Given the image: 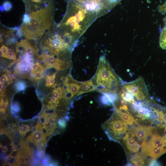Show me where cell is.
<instances>
[{"mask_svg":"<svg viewBox=\"0 0 166 166\" xmlns=\"http://www.w3.org/2000/svg\"><path fill=\"white\" fill-rule=\"evenodd\" d=\"M31 70L34 75L38 72H43L44 70V68L40 63L37 62L36 63L32 64Z\"/></svg>","mask_w":166,"mask_h":166,"instance_id":"16","label":"cell"},{"mask_svg":"<svg viewBox=\"0 0 166 166\" xmlns=\"http://www.w3.org/2000/svg\"><path fill=\"white\" fill-rule=\"evenodd\" d=\"M93 85L91 80L81 82L80 89L77 93V95L90 92L89 87L90 86Z\"/></svg>","mask_w":166,"mask_h":166,"instance_id":"13","label":"cell"},{"mask_svg":"<svg viewBox=\"0 0 166 166\" xmlns=\"http://www.w3.org/2000/svg\"><path fill=\"white\" fill-rule=\"evenodd\" d=\"M8 105V103H0V109H2L4 110L6 109Z\"/></svg>","mask_w":166,"mask_h":166,"instance_id":"34","label":"cell"},{"mask_svg":"<svg viewBox=\"0 0 166 166\" xmlns=\"http://www.w3.org/2000/svg\"><path fill=\"white\" fill-rule=\"evenodd\" d=\"M30 22L23 24L20 29L28 39L37 40L41 38L51 26L53 21V11L49 3L45 8L30 14Z\"/></svg>","mask_w":166,"mask_h":166,"instance_id":"2","label":"cell"},{"mask_svg":"<svg viewBox=\"0 0 166 166\" xmlns=\"http://www.w3.org/2000/svg\"><path fill=\"white\" fill-rule=\"evenodd\" d=\"M0 147L1 150L3 152H6L7 151L8 148L5 145H1Z\"/></svg>","mask_w":166,"mask_h":166,"instance_id":"32","label":"cell"},{"mask_svg":"<svg viewBox=\"0 0 166 166\" xmlns=\"http://www.w3.org/2000/svg\"><path fill=\"white\" fill-rule=\"evenodd\" d=\"M3 6L6 11H8L11 9L12 6L10 2L6 1L4 2Z\"/></svg>","mask_w":166,"mask_h":166,"instance_id":"23","label":"cell"},{"mask_svg":"<svg viewBox=\"0 0 166 166\" xmlns=\"http://www.w3.org/2000/svg\"><path fill=\"white\" fill-rule=\"evenodd\" d=\"M78 3L82 4H84L90 1L91 0H75Z\"/></svg>","mask_w":166,"mask_h":166,"instance_id":"33","label":"cell"},{"mask_svg":"<svg viewBox=\"0 0 166 166\" xmlns=\"http://www.w3.org/2000/svg\"><path fill=\"white\" fill-rule=\"evenodd\" d=\"M46 79L45 85L47 87H50L51 83L50 76H47Z\"/></svg>","mask_w":166,"mask_h":166,"instance_id":"30","label":"cell"},{"mask_svg":"<svg viewBox=\"0 0 166 166\" xmlns=\"http://www.w3.org/2000/svg\"><path fill=\"white\" fill-rule=\"evenodd\" d=\"M44 44L45 48L52 54L72 51L73 49L66 43L61 35L58 33L48 37L45 41Z\"/></svg>","mask_w":166,"mask_h":166,"instance_id":"5","label":"cell"},{"mask_svg":"<svg viewBox=\"0 0 166 166\" xmlns=\"http://www.w3.org/2000/svg\"><path fill=\"white\" fill-rule=\"evenodd\" d=\"M101 103L105 105H109L111 103L108 97L105 95L103 94L100 99Z\"/></svg>","mask_w":166,"mask_h":166,"instance_id":"21","label":"cell"},{"mask_svg":"<svg viewBox=\"0 0 166 166\" xmlns=\"http://www.w3.org/2000/svg\"><path fill=\"white\" fill-rule=\"evenodd\" d=\"M102 128L110 139L117 141L126 133L128 125L115 112L111 117L103 124Z\"/></svg>","mask_w":166,"mask_h":166,"instance_id":"4","label":"cell"},{"mask_svg":"<svg viewBox=\"0 0 166 166\" xmlns=\"http://www.w3.org/2000/svg\"><path fill=\"white\" fill-rule=\"evenodd\" d=\"M100 10L101 16L109 12L121 1L120 0H91Z\"/></svg>","mask_w":166,"mask_h":166,"instance_id":"8","label":"cell"},{"mask_svg":"<svg viewBox=\"0 0 166 166\" xmlns=\"http://www.w3.org/2000/svg\"><path fill=\"white\" fill-rule=\"evenodd\" d=\"M160 45L162 49H166V25L163 28L160 34Z\"/></svg>","mask_w":166,"mask_h":166,"instance_id":"14","label":"cell"},{"mask_svg":"<svg viewBox=\"0 0 166 166\" xmlns=\"http://www.w3.org/2000/svg\"><path fill=\"white\" fill-rule=\"evenodd\" d=\"M57 124L60 128L62 129L65 128L66 126V119L63 118H59L57 121Z\"/></svg>","mask_w":166,"mask_h":166,"instance_id":"20","label":"cell"},{"mask_svg":"<svg viewBox=\"0 0 166 166\" xmlns=\"http://www.w3.org/2000/svg\"><path fill=\"white\" fill-rule=\"evenodd\" d=\"M32 1L35 2H40L41 0H31Z\"/></svg>","mask_w":166,"mask_h":166,"instance_id":"36","label":"cell"},{"mask_svg":"<svg viewBox=\"0 0 166 166\" xmlns=\"http://www.w3.org/2000/svg\"><path fill=\"white\" fill-rule=\"evenodd\" d=\"M70 76L68 74L65 77H62L60 78V80L62 81L63 82L65 83L68 82V81L70 80Z\"/></svg>","mask_w":166,"mask_h":166,"instance_id":"28","label":"cell"},{"mask_svg":"<svg viewBox=\"0 0 166 166\" xmlns=\"http://www.w3.org/2000/svg\"><path fill=\"white\" fill-rule=\"evenodd\" d=\"M26 86V82L22 80H18L14 84V87L18 91H22L25 89Z\"/></svg>","mask_w":166,"mask_h":166,"instance_id":"17","label":"cell"},{"mask_svg":"<svg viewBox=\"0 0 166 166\" xmlns=\"http://www.w3.org/2000/svg\"><path fill=\"white\" fill-rule=\"evenodd\" d=\"M92 81L95 83L96 90L102 93L117 92L123 83L104 56L100 58L98 67Z\"/></svg>","mask_w":166,"mask_h":166,"instance_id":"3","label":"cell"},{"mask_svg":"<svg viewBox=\"0 0 166 166\" xmlns=\"http://www.w3.org/2000/svg\"><path fill=\"white\" fill-rule=\"evenodd\" d=\"M166 152V148L155 147L142 142L141 152L144 156H148L156 159Z\"/></svg>","mask_w":166,"mask_h":166,"instance_id":"7","label":"cell"},{"mask_svg":"<svg viewBox=\"0 0 166 166\" xmlns=\"http://www.w3.org/2000/svg\"><path fill=\"white\" fill-rule=\"evenodd\" d=\"M154 128L138 125L132 127L131 131L137 137L143 140L149 134L153 133Z\"/></svg>","mask_w":166,"mask_h":166,"instance_id":"10","label":"cell"},{"mask_svg":"<svg viewBox=\"0 0 166 166\" xmlns=\"http://www.w3.org/2000/svg\"><path fill=\"white\" fill-rule=\"evenodd\" d=\"M11 165H11V164H10L9 163H5L2 165V166H11Z\"/></svg>","mask_w":166,"mask_h":166,"instance_id":"35","label":"cell"},{"mask_svg":"<svg viewBox=\"0 0 166 166\" xmlns=\"http://www.w3.org/2000/svg\"><path fill=\"white\" fill-rule=\"evenodd\" d=\"M45 134L43 130H36L28 136L26 139L27 142H32L35 144L37 142L42 140H46Z\"/></svg>","mask_w":166,"mask_h":166,"instance_id":"11","label":"cell"},{"mask_svg":"<svg viewBox=\"0 0 166 166\" xmlns=\"http://www.w3.org/2000/svg\"><path fill=\"white\" fill-rule=\"evenodd\" d=\"M81 82H71L69 83L71 86V92L73 97L74 95L77 94L80 90L81 85Z\"/></svg>","mask_w":166,"mask_h":166,"instance_id":"15","label":"cell"},{"mask_svg":"<svg viewBox=\"0 0 166 166\" xmlns=\"http://www.w3.org/2000/svg\"><path fill=\"white\" fill-rule=\"evenodd\" d=\"M8 49V47L4 45H2L1 46L0 48V50L2 51L3 54L2 57L6 58Z\"/></svg>","mask_w":166,"mask_h":166,"instance_id":"24","label":"cell"},{"mask_svg":"<svg viewBox=\"0 0 166 166\" xmlns=\"http://www.w3.org/2000/svg\"><path fill=\"white\" fill-rule=\"evenodd\" d=\"M6 58L15 60L16 54L14 50L11 48L8 49Z\"/></svg>","mask_w":166,"mask_h":166,"instance_id":"19","label":"cell"},{"mask_svg":"<svg viewBox=\"0 0 166 166\" xmlns=\"http://www.w3.org/2000/svg\"><path fill=\"white\" fill-rule=\"evenodd\" d=\"M65 15L58 27L68 44L76 45L78 40L98 18L97 12L87 9L75 0H69Z\"/></svg>","mask_w":166,"mask_h":166,"instance_id":"1","label":"cell"},{"mask_svg":"<svg viewBox=\"0 0 166 166\" xmlns=\"http://www.w3.org/2000/svg\"></svg>","mask_w":166,"mask_h":166,"instance_id":"38","label":"cell"},{"mask_svg":"<svg viewBox=\"0 0 166 166\" xmlns=\"http://www.w3.org/2000/svg\"><path fill=\"white\" fill-rule=\"evenodd\" d=\"M41 72H38L34 74L35 79L37 80L41 79L43 77V73Z\"/></svg>","mask_w":166,"mask_h":166,"instance_id":"27","label":"cell"},{"mask_svg":"<svg viewBox=\"0 0 166 166\" xmlns=\"http://www.w3.org/2000/svg\"><path fill=\"white\" fill-rule=\"evenodd\" d=\"M57 100V99L54 97H52L50 98L49 100L48 101V104H52L53 103L56 104Z\"/></svg>","mask_w":166,"mask_h":166,"instance_id":"31","label":"cell"},{"mask_svg":"<svg viewBox=\"0 0 166 166\" xmlns=\"http://www.w3.org/2000/svg\"><path fill=\"white\" fill-rule=\"evenodd\" d=\"M11 109L14 113H18L21 110V108L19 103L17 102L13 103L11 106Z\"/></svg>","mask_w":166,"mask_h":166,"instance_id":"22","label":"cell"},{"mask_svg":"<svg viewBox=\"0 0 166 166\" xmlns=\"http://www.w3.org/2000/svg\"><path fill=\"white\" fill-rule=\"evenodd\" d=\"M6 85L5 83H0V89L1 93H4L6 88Z\"/></svg>","mask_w":166,"mask_h":166,"instance_id":"29","label":"cell"},{"mask_svg":"<svg viewBox=\"0 0 166 166\" xmlns=\"http://www.w3.org/2000/svg\"><path fill=\"white\" fill-rule=\"evenodd\" d=\"M7 81H9V78L6 73L3 74L0 77V82L1 83H5Z\"/></svg>","mask_w":166,"mask_h":166,"instance_id":"26","label":"cell"},{"mask_svg":"<svg viewBox=\"0 0 166 166\" xmlns=\"http://www.w3.org/2000/svg\"><path fill=\"white\" fill-rule=\"evenodd\" d=\"M126 146L130 152H137L139 150L140 145L138 142L133 133L128 132L125 134L123 138Z\"/></svg>","mask_w":166,"mask_h":166,"instance_id":"9","label":"cell"},{"mask_svg":"<svg viewBox=\"0 0 166 166\" xmlns=\"http://www.w3.org/2000/svg\"><path fill=\"white\" fill-rule=\"evenodd\" d=\"M30 127L27 125L22 124L19 128V132L22 136H24L30 130Z\"/></svg>","mask_w":166,"mask_h":166,"instance_id":"18","label":"cell"},{"mask_svg":"<svg viewBox=\"0 0 166 166\" xmlns=\"http://www.w3.org/2000/svg\"><path fill=\"white\" fill-rule=\"evenodd\" d=\"M115 108V112L125 122L130 125H132L136 121L129 112Z\"/></svg>","mask_w":166,"mask_h":166,"instance_id":"12","label":"cell"},{"mask_svg":"<svg viewBox=\"0 0 166 166\" xmlns=\"http://www.w3.org/2000/svg\"><path fill=\"white\" fill-rule=\"evenodd\" d=\"M33 64L30 57L26 56L16 65L14 69V74L21 77L30 78V69Z\"/></svg>","mask_w":166,"mask_h":166,"instance_id":"6","label":"cell"},{"mask_svg":"<svg viewBox=\"0 0 166 166\" xmlns=\"http://www.w3.org/2000/svg\"><path fill=\"white\" fill-rule=\"evenodd\" d=\"M4 8L3 6H0L1 11H3L4 10Z\"/></svg>","mask_w":166,"mask_h":166,"instance_id":"37","label":"cell"},{"mask_svg":"<svg viewBox=\"0 0 166 166\" xmlns=\"http://www.w3.org/2000/svg\"><path fill=\"white\" fill-rule=\"evenodd\" d=\"M23 24H26L29 23L31 20V18L30 15L25 13L23 16Z\"/></svg>","mask_w":166,"mask_h":166,"instance_id":"25","label":"cell"},{"mask_svg":"<svg viewBox=\"0 0 166 166\" xmlns=\"http://www.w3.org/2000/svg\"></svg>","mask_w":166,"mask_h":166,"instance_id":"39","label":"cell"}]
</instances>
